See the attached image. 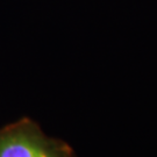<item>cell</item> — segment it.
<instances>
[{
	"label": "cell",
	"instance_id": "6da1fadb",
	"mask_svg": "<svg viewBox=\"0 0 157 157\" xmlns=\"http://www.w3.org/2000/svg\"><path fill=\"white\" fill-rule=\"evenodd\" d=\"M0 157H76L67 142L47 135L37 122L21 118L0 127Z\"/></svg>",
	"mask_w": 157,
	"mask_h": 157
}]
</instances>
